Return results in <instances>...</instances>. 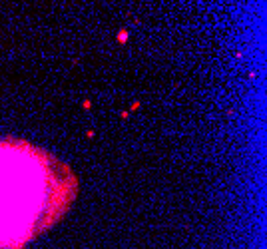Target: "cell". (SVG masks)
Returning <instances> with one entry per match:
<instances>
[{
    "instance_id": "cell-3",
    "label": "cell",
    "mask_w": 267,
    "mask_h": 249,
    "mask_svg": "<svg viewBox=\"0 0 267 249\" xmlns=\"http://www.w3.org/2000/svg\"><path fill=\"white\" fill-rule=\"evenodd\" d=\"M90 106H92V102H90V100H84V104H82V108H84V110H90Z\"/></svg>"
},
{
    "instance_id": "cell-1",
    "label": "cell",
    "mask_w": 267,
    "mask_h": 249,
    "mask_svg": "<svg viewBox=\"0 0 267 249\" xmlns=\"http://www.w3.org/2000/svg\"><path fill=\"white\" fill-rule=\"evenodd\" d=\"M128 38H130V34H128V30H120L118 32V44H126L128 42Z\"/></svg>"
},
{
    "instance_id": "cell-4",
    "label": "cell",
    "mask_w": 267,
    "mask_h": 249,
    "mask_svg": "<svg viewBox=\"0 0 267 249\" xmlns=\"http://www.w3.org/2000/svg\"><path fill=\"white\" fill-rule=\"evenodd\" d=\"M94 135H96V132H94V130H88V132H86V138H90V139H92Z\"/></svg>"
},
{
    "instance_id": "cell-5",
    "label": "cell",
    "mask_w": 267,
    "mask_h": 249,
    "mask_svg": "<svg viewBox=\"0 0 267 249\" xmlns=\"http://www.w3.org/2000/svg\"><path fill=\"white\" fill-rule=\"evenodd\" d=\"M128 118H130V112L124 110V112H122V120H128Z\"/></svg>"
},
{
    "instance_id": "cell-2",
    "label": "cell",
    "mask_w": 267,
    "mask_h": 249,
    "mask_svg": "<svg viewBox=\"0 0 267 249\" xmlns=\"http://www.w3.org/2000/svg\"><path fill=\"white\" fill-rule=\"evenodd\" d=\"M138 108H140V102H134V104L130 106V110H128V112H134V110H138Z\"/></svg>"
}]
</instances>
